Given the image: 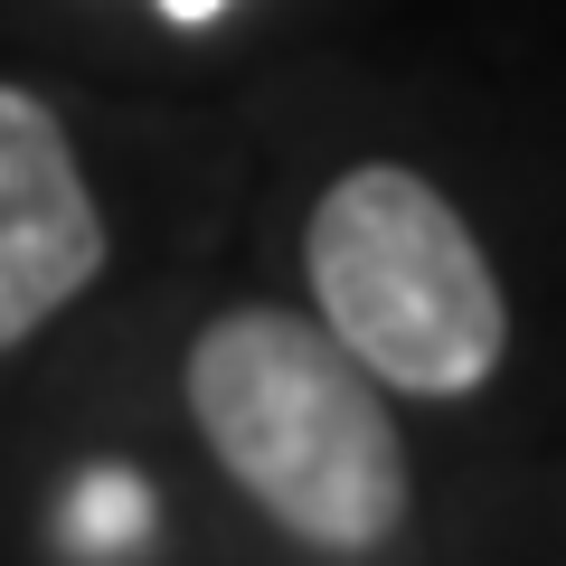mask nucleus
Segmentation results:
<instances>
[{"label":"nucleus","mask_w":566,"mask_h":566,"mask_svg":"<svg viewBox=\"0 0 566 566\" xmlns=\"http://www.w3.org/2000/svg\"><path fill=\"white\" fill-rule=\"evenodd\" d=\"M189 416L218 472L322 557H368L406 528V444L378 378L322 322L245 303L189 340Z\"/></svg>","instance_id":"f257e3e1"},{"label":"nucleus","mask_w":566,"mask_h":566,"mask_svg":"<svg viewBox=\"0 0 566 566\" xmlns=\"http://www.w3.org/2000/svg\"><path fill=\"white\" fill-rule=\"evenodd\" d=\"M161 10H170V20H180V29H199V20H218L227 0H161Z\"/></svg>","instance_id":"39448f33"},{"label":"nucleus","mask_w":566,"mask_h":566,"mask_svg":"<svg viewBox=\"0 0 566 566\" xmlns=\"http://www.w3.org/2000/svg\"><path fill=\"white\" fill-rule=\"evenodd\" d=\"M104 274V208L76 142L29 85H0V359Z\"/></svg>","instance_id":"7ed1b4c3"},{"label":"nucleus","mask_w":566,"mask_h":566,"mask_svg":"<svg viewBox=\"0 0 566 566\" xmlns=\"http://www.w3.org/2000/svg\"><path fill=\"white\" fill-rule=\"evenodd\" d=\"M322 331L397 397H472L510 359V303L482 237L424 170L359 161L322 189L303 237Z\"/></svg>","instance_id":"f03ea898"},{"label":"nucleus","mask_w":566,"mask_h":566,"mask_svg":"<svg viewBox=\"0 0 566 566\" xmlns=\"http://www.w3.org/2000/svg\"><path fill=\"white\" fill-rule=\"evenodd\" d=\"M66 528H76L85 547H123V538H142V501H133V482H85L76 491V510H66Z\"/></svg>","instance_id":"20e7f679"}]
</instances>
